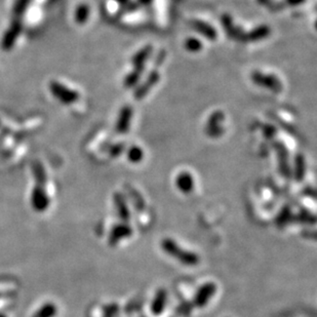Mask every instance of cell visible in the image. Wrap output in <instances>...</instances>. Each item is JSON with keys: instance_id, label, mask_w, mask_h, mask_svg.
<instances>
[{"instance_id": "19", "label": "cell", "mask_w": 317, "mask_h": 317, "mask_svg": "<svg viewBox=\"0 0 317 317\" xmlns=\"http://www.w3.org/2000/svg\"><path fill=\"white\" fill-rule=\"evenodd\" d=\"M114 1L118 2L121 5H126L128 2H130V0H114Z\"/></svg>"}, {"instance_id": "1", "label": "cell", "mask_w": 317, "mask_h": 317, "mask_svg": "<svg viewBox=\"0 0 317 317\" xmlns=\"http://www.w3.org/2000/svg\"><path fill=\"white\" fill-rule=\"evenodd\" d=\"M251 78L255 85L267 88L273 92H281L284 89L283 82L273 74H266L261 71H254L251 74Z\"/></svg>"}, {"instance_id": "3", "label": "cell", "mask_w": 317, "mask_h": 317, "mask_svg": "<svg viewBox=\"0 0 317 317\" xmlns=\"http://www.w3.org/2000/svg\"><path fill=\"white\" fill-rule=\"evenodd\" d=\"M152 46L151 45H146L143 49H141L139 52H137L133 58H132V64H133V70L131 72L135 73L138 76H142L144 69L146 67V63L148 61V58H150L152 54Z\"/></svg>"}, {"instance_id": "18", "label": "cell", "mask_w": 317, "mask_h": 317, "mask_svg": "<svg viewBox=\"0 0 317 317\" xmlns=\"http://www.w3.org/2000/svg\"><path fill=\"white\" fill-rule=\"evenodd\" d=\"M284 1L289 6H299L306 2V0H284Z\"/></svg>"}, {"instance_id": "21", "label": "cell", "mask_w": 317, "mask_h": 317, "mask_svg": "<svg viewBox=\"0 0 317 317\" xmlns=\"http://www.w3.org/2000/svg\"><path fill=\"white\" fill-rule=\"evenodd\" d=\"M258 1H259L260 3H265L267 1V0H258Z\"/></svg>"}, {"instance_id": "2", "label": "cell", "mask_w": 317, "mask_h": 317, "mask_svg": "<svg viewBox=\"0 0 317 317\" xmlns=\"http://www.w3.org/2000/svg\"><path fill=\"white\" fill-rule=\"evenodd\" d=\"M225 119V115L222 111H216L211 114L205 125V133L208 137L218 138L224 134L223 121Z\"/></svg>"}, {"instance_id": "12", "label": "cell", "mask_w": 317, "mask_h": 317, "mask_svg": "<svg viewBox=\"0 0 317 317\" xmlns=\"http://www.w3.org/2000/svg\"><path fill=\"white\" fill-rule=\"evenodd\" d=\"M184 48H185L186 51H188L189 53L196 54V53H199L202 50L203 44H202V42L201 40H198L195 37H189V38H187L185 40Z\"/></svg>"}, {"instance_id": "17", "label": "cell", "mask_w": 317, "mask_h": 317, "mask_svg": "<svg viewBox=\"0 0 317 317\" xmlns=\"http://www.w3.org/2000/svg\"><path fill=\"white\" fill-rule=\"evenodd\" d=\"M124 149V145L123 144H117L115 146H113L112 150H111V154L114 155V156H117V155H119L121 152L123 151Z\"/></svg>"}, {"instance_id": "11", "label": "cell", "mask_w": 317, "mask_h": 317, "mask_svg": "<svg viewBox=\"0 0 317 317\" xmlns=\"http://www.w3.org/2000/svg\"><path fill=\"white\" fill-rule=\"evenodd\" d=\"M177 187L179 189L185 193L190 192L193 189V178L190 173H182L177 177Z\"/></svg>"}, {"instance_id": "6", "label": "cell", "mask_w": 317, "mask_h": 317, "mask_svg": "<svg viewBox=\"0 0 317 317\" xmlns=\"http://www.w3.org/2000/svg\"><path fill=\"white\" fill-rule=\"evenodd\" d=\"M134 111L130 106H124L120 110L116 122V132L118 134H126L130 131Z\"/></svg>"}, {"instance_id": "15", "label": "cell", "mask_w": 317, "mask_h": 317, "mask_svg": "<svg viewBox=\"0 0 317 317\" xmlns=\"http://www.w3.org/2000/svg\"><path fill=\"white\" fill-rule=\"evenodd\" d=\"M88 14H89L88 6L86 4H81L80 6H78L76 10V19L78 22L84 23L88 18Z\"/></svg>"}, {"instance_id": "4", "label": "cell", "mask_w": 317, "mask_h": 317, "mask_svg": "<svg viewBox=\"0 0 317 317\" xmlns=\"http://www.w3.org/2000/svg\"><path fill=\"white\" fill-rule=\"evenodd\" d=\"M160 79V73L157 70H152L148 74L145 81L134 92V97L136 100H142L145 96H147L152 87H154Z\"/></svg>"}, {"instance_id": "14", "label": "cell", "mask_w": 317, "mask_h": 317, "mask_svg": "<svg viewBox=\"0 0 317 317\" xmlns=\"http://www.w3.org/2000/svg\"><path fill=\"white\" fill-rule=\"evenodd\" d=\"M144 158V151L139 146H132L127 151V159L131 162L138 163Z\"/></svg>"}, {"instance_id": "13", "label": "cell", "mask_w": 317, "mask_h": 317, "mask_svg": "<svg viewBox=\"0 0 317 317\" xmlns=\"http://www.w3.org/2000/svg\"><path fill=\"white\" fill-rule=\"evenodd\" d=\"M305 170H306V163H305V158L302 154H299L295 160V175L298 181H301L304 178Z\"/></svg>"}, {"instance_id": "8", "label": "cell", "mask_w": 317, "mask_h": 317, "mask_svg": "<svg viewBox=\"0 0 317 317\" xmlns=\"http://www.w3.org/2000/svg\"><path fill=\"white\" fill-rule=\"evenodd\" d=\"M164 249H166L169 253H171V255L174 256L175 258H179L181 261H183V263H187V264H195L197 262L196 257L191 255V254H188V253H182L179 249H177V246L175 244H173L171 240H168L164 242L163 244Z\"/></svg>"}, {"instance_id": "16", "label": "cell", "mask_w": 317, "mask_h": 317, "mask_svg": "<svg viewBox=\"0 0 317 317\" xmlns=\"http://www.w3.org/2000/svg\"><path fill=\"white\" fill-rule=\"evenodd\" d=\"M263 134H264V137L268 140H271L274 138L275 134H276V130H275V127L272 125V124H265L263 126Z\"/></svg>"}, {"instance_id": "20", "label": "cell", "mask_w": 317, "mask_h": 317, "mask_svg": "<svg viewBox=\"0 0 317 317\" xmlns=\"http://www.w3.org/2000/svg\"><path fill=\"white\" fill-rule=\"evenodd\" d=\"M139 1L141 2V3H142V4H149V3H151L152 2V0H139Z\"/></svg>"}, {"instance_id": "10", "label": "cell", "mask_w": 317, "mask_h": 317, "mask_svg": "<svg viewBox=\"0 0 317 317\" xmlns=\"http://www.w3.org/2000/svg\"><path fill=\"white\" fill-rule=\"evenodd\" d=\"M273 146L277 151L279 167L281 172H283L285 174H289L290 172H289V166H288V154L286 147L280 142H274Z\"/></svg>"}, {"instance_id": "5", "label": "cell", "mask_w": 317, "mask_h": 317, "mask_svg": "<svg viewBox=\"0 0 317 317\" xmlns=\"http://www.w3.org/2000/svg\"><path fill=\"white\" fill-rule=\"evenodd\" d=\"M222 24L230 38L236 39L238 41H244L245 32L241 29V27L234 24L233 19L230 17V15H224L222 17Z\"/></svg>"}, {"instance_id": "9", "label": "cell", "mask_w": 317, "mask_h": 317, "mask_svg": "<svg viewBox=\"0 0 317 317\" xmlns=\"http://www.w3.org/2000/svg\"><path fill=\"white\" fill-rule=\"evenodd\" d=\"M271 34V29H270L269 26L267 25H260L253 29L252 31L245 33V37L244 41H249V42H257V41H261L268 36H270Z\"/></svg>"}, {"instance_id": "7", "label": "cell", "mask_w": 317, "mask_h": 317, "mask_svg": "<svg viewBox=\"0 0 317 317\" xmlns=\"http://www.w3.org/2000/svg\"><path fill=\"white\" fill-rule=\"evenodd\" d=\"M191 26L199 34H202V36H204L205 38H207L211 41H215L218 37V33H217L216 29L204 21L194 20L191 22Z\"/></svg>"}]
</instances>
